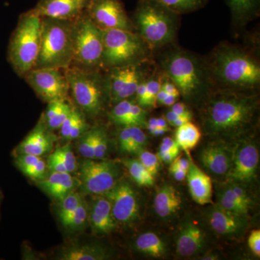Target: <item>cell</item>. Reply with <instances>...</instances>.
I'll return each instance as SVG.
<instances>
[{
    "instance_id": "7c38bea8",
    "label": "cell",
    "mask_w": 260,
    "mask_h": 260,
    "mask_svg": "<svg viewBox=\"0 0 260 260\" xmlns=\"http://www.w3.org/2000/svg\"><path fill=\"white\" fill-rule=\"evenodd\" d=\"M24 77L34 91L48 102L64 101L68 96L69 84L59 69L34 68Z\"/></svg>"
},
{
    "instance_id": "4dcf8cb0",
    "label": "cell",
    "mask_w": 260,
    "mask_h": 260,
    "mask_svg": "<svg viewBox=\"0 0 260 260\" xmlns=\"http://www.w3.org/2000/svg\"><path fill=\"white\" fill-rule=\"evenodd\" d=\"M179 15L188 14L205 8L209 0H156Z\"/></svg>"
},
{
    "instance_id": "836d02e7",
    "label": "cell",
    "mask_w": 260,
    "mask_h": 260,
    "mask_svg": "<svg viewBox=\"0 0 260 260\" xmlns=\"http://www.w3.org/2000/svg\"><path fill=\"white\" fill-rule=\"evenodd\" d=\"M83 200L79 193L73 191L61 200L59 211V216L61 223L72 215Z\"/></svg>"
},
{
    "instance_id": "003e7915",
    "label": "cell",
    "mask_w": 260,
    "mask_h": 260,
    "mask_svg": "<svg viewBox=\"0 0 260 260\" xmlns=\"http://www.w3.org/2000/svg\"><path fill=\"white\" fill-rule=\"evenodd\" d=\"M218 259V256L215 255L213 254H208V255H205L201 258V259L205 260H214Z\"/></svg>"
},
{
    "instance_id": "d6a6232c",
    "label": "cell",
    "mask_w": 260,
    "mask_h": 260,
    "mask_svg": "<svg viewBox=\"0 0 260 260\" xmlns=\"http://www.w3.org/2000/svg\"><path fill=\"white\" fill-rule=\"evenodd\" d=\"M133 103L128 99L116 103L110 114L112 121L119 125L129 126L130 109Z\"/></svg>"
},
{
    "instance_id": "277c9868",
    "label": "cell",
    "mask_w": 260,
    "mask_h": 260,
    "mask_svg": "<svg viewBox=\"0 0 260 260\" xmlns=\"http://www.w3.org/2000/svg\"><path fill=\"white\" fill-rule=\"evenodd\" d=\"M73 20L42 18L40 50L34 68L65 70L71 67Z\"/></svg>"
},
{
    "instance_id": "db71d44e",
    "label": "cell",
    "mask_w": 260,
    "mask_h": 260,
    "mask_svg": "<svg viewBox=\"0 0 260 260\" xmlns=\"http://www.w3.org/2000/svg\"><path fill=\"white\" fill-rule=\"evenodd\" d=\"M169 171L174 179L179 181H184L186 179V174L188 172V171L183 170L173 164H171Z\"/></svg>"
},
{
    "instance_id": "484cf974",
    "label": "cell",
    "mask_w": 260,
    "mask_h": 260,
    "mask_svg": "<svg viewBox=\"0 0 260 260\" xmlns=\"http://www.w3.org/2000/svg\"><path fill=\"white\" fill-rule=\"evenodd\" d=\"M109 255L107 249L95 244L73 245L64 248L58 259L60 260H104Z\"/></svg>"
},
{
    "instance_id": "60d3db41",
    "label": "cell",
    "mask_w": 260,
    "mask_h": 260,
    "mask_svg": "<svg viewBox=\"0 0 260 260\" xmlns=\"http://www.w3.org/2000/svg\"><path fill=\"white\" fill-rule=\"evenodd\" d=\"M56 151L59 153L68 172H74L76 169V158L71 147L70 145H65L62 148H58Z\"/></svg>"
},
{
    "instance_id": "9c48e42d",
    "label": "cell",
    "mask_w": 260,
    "mask_h": 260,
    "mask_svg": "<svg viewBox=\"0 0 260 260\" xmlns=\"http://www.w3.org/2000/svg\"><path fill=\"white\" fill-rule=\"evenodd\" d=\"M69 88L77 104L91 116L102 113L106 82L98 71H86L75 67L65 69Z\"/></svg>"
},
{
    "instance_id": "52a82bcc",
    "label": "cell",
    "mask_w": 260,
    "mask_h": 260,
    "mask_svg": "<svg viewBox=\"0 0 260 260\" xmlns=\"http://www.w3.org/2000/svg\"><path fill=\"white\" fill-rule=\"evenodd\" d=\"M72 45L73 67L86 71H98L102 68L103 31L85 11L73 20Z\"/></svg>"
},
{
    "instance_id": "74e56055",
    "label": "cell",
    "mask_w": 260,
    "mask_h": 260,
    "mask_svg": "<svg viewBox=\"0 0 260 260\" xmlns=\"http://www.w3.org/2000/svg\"><path fill=\"white\" fill-rule=\"evenodd\" d=\"M145 83H146V95H145L143 107H156L155 99L159 90L161 88V80L152 78L145 81Z\"/></svg>"
},
{
    "instance_id": "ba28073f",
    "label": "cell",
    "mask_w": 260,
    "mask_h": 260,
    "mask_svg": "<svg viewBox=\"0 0 260 260\" xmlns=\"http://www.w3.org/2000/svg\"><path fill=\"white\" fill-rule=\"evenodd\" d=\"M103 44L102 67L109 70L138 64L150 50L138 32L122 29L104 30Z\"/></svg>"
},
{
    "instance_id": "94428289",
    "label": "cell",
    "mask_w": 260,
    "mask_h": 260,
    "mask_svg": "<svg viewBox=\"0 0 260 260\" xmlns=\"http://www.w3.org/2000/svg\"><path fill=\"white\" fill-rule=\"evenodd\" d=\"M156 124L157 127L162 128V129H165L169 131V128L168 126V122L167 119H165L164 116L161 117L156 118Z\"/></svg>"
},
{
    "instance_id": "7402d4cb",
    "label": "cell",
    "mask_w": 260,
    "mask_h": 260,
    "mask_svg": "<svg viewBox=\"0 0 260 260\" xmlns=\"http://www.w3.org/2000/svg\"><path fill=\"white\" fill-rule=\"evenodd\" d=\"M182 199L177 189L170 184H164L157 191L154 199V209L158 216L167 219L180 210Z\"/></svg>"
},
{
    "instance_id": "f1b7e54d",
    "label": "cell",
    "mask_w": 260,
    "mask_h": 260,
    "mask_svg": "<svg viewBox=\"0 0 260 260\" xmlns=\"http://www.w3.org/2000/svg\"><path fill=\"white\" fill-rule=\"evenodd\" d=\"M227 184L221 186L218 189L217 203L228 211L239 215H247L249 210L237 200L235 195Z\"/></svg>"
},
{
    "instance_id": "44dd1931",
    "label": "cell",
    "mask_w": 260,
    "mask_h": 260,
    "mask_svg": "<svg viewBox=\"0 0 260 260\" xmlns=\"http://www.w3.org/2000/svg\"><path fill=\"white\" fill-rule=\"evenodd\" d=\"M186 178L189 192L194 202L201 205L213 204L211 178L191 160Z\"/></svg>"
},
{
    "instance_id": "bcb514c9",
    "label": "cell",
    "mask_w": 260,
    "mask_h": 260,
    "mask_svg": "<svg viewBox=\"0 0 260 260\" xmlns=\"http://www.w3.org/2000/svg\"><path fill=\"white\" fill-rule=\"evenodd\" d=\"M41 158L39 156L28 154H21L16 159V164L22 172H25L32 166L36 165Z\"/></svg>"
},
{
    "instance_id": "ee69618b",
    "label": "cell",
    "mask_w": 260,
    "mask_h": 260,
    "mask_svg": "<svg viewBox=\"0 0 260 260\" xmlns=\"http://www.w3.org/2000/svg\"><path fill=\"white\" fill-rule=\"evenodd\" d=\"M82 114H80L76 109H72L69 115L66 118L63 124H61L60 129L61 135L63 138L68 140L69 137L70 132L73 129V126H75V123L79 119Z\"/></svg>"
},
{
    "instance_id": "d6986e66",
    "label": "cell",
    "mask_w": 260,
    "mask_h": 260,
    "mask_svg": "<svg viewBox=\"0 0 260 260\" xmlns=\"http://www.w3.org/2000/svg\"><path fill=\"white\" fill-rule=\"evenodd\" d=\"M206 244V234L200 224L188 220L181 225L176 239V251L182 257L200 254Z\"/></svg>"
},
{
    "instance_id": "6f0895ef",
    "label": "cell",
    "mask_w": 260,
    "mask_h": 260,
    "mask_svg": "<svg viewBox=\"0 0 260 260\" xmlns=\"http://www.w3.org/2000/svg\"><path fill=\"white\" fill-rule=\"evenodd\" d=\"M179 154L176 152H169V153H158V155L160 160L162 162L171 164L174 161V159L177 158Z\"/></svg>"
},
{
    "instance_id": "e7e4bbea",
    "label": "cell",
    "mask_w": 260,
    "mask_h": 260,
    "mask_svg": "<svg viewBox=\"0 0 260 260\" xmlns=\"http://www.w3.org/2000/svg\"><path fill=\"white\" fill-rule=\"evenodd\" d=\"M157 127L156 118H151L148 121H147L146 128L150 133H153L154 130Z\"/></svg>"
},
{
    "instance_id": "816d5d0a",
    "label": "cell",
    "mask_w": 260,
    "mask_h": 260,
    "mask_svg": "<svg viewBox=\"0 0 260 260\" xmlns=\"http://www.w3.org/2000/svg\"><path fill=\"white\" fill-rule=\"evenodd\" d=\"M171 110L179 116H186L191 119V113L189 109H187L184 103L176 102L174 105L171 107Z\"/></svg>"
},
{
    "instance_id": "4316f807",
    "label": "cell",
    "mask_w": 260,
    "mask_h": 260,
    "mask_svg": "<svg viewBox=\"0 0 260 260\" xmlns=\"http://www.w3.org/2000/svg\"><path fill=\"white\" fill-rule=\"evenodd\" d=\"M135 246L137 250L154 258L162 257L167 254V244L153 232L142 234L137 238Z\"/></svg>"
},
{
    "instance_id": "4fadbf2b",
    "label": "cell",
    "mask_w": 260,
    "mask_h": 260,
    "mask_svg": "<svg viewBox=\"0 0 260 260\" xmlns=\"http://www.w3.org/2000/svg\"><path fill=\"white\" fill-rule=\"evenodd\" d=\"M104 196L110 202L116 223L129 225L139 218V198L133 186L127 181H118Z\"/></svg>"
},
{
    "instance_id": "91938a15",
    "label": "cell",
    "mask_w": 260,
    "mask_h": 260,
    "mask_svg": "<svg viewBox=\"0 0 260 260\" xmlns=\"http://www.w3.org/2000/svg\"><path fill=\"white\" fill-rule=\"evenodd\" d=\"M190 119L189 117H186V116H179L171 125L178 127V126H180L182 124H185L187 121H190Z\"/></svg>"
},
{
    "instance_id": "9f6ffc18",
    "label": "cell",
    "mask_w": 260,
    "mask_h": 260,
    "mask_svg": "<svg viewBox=\"0 0 260 260\" xmlns=\"http://www.w3.org/2000/svg\"><path fill=\"white\" fill-rule=\"evenodd\" d=\"M174 165L177 166V167L180 168L184 171H188L189 167V164H190V160L184 157L179 156L178 155L177 158L174 159V161L172 162Z\"/></svg>"
},
{
    "instance_id": "f907efd6",
    "label": "cell",
    "mask_w": 260,
    "mask_h": 260,
    "mask_svg": "<svg viewBox=\"0 0 260 260\" xmlns=\"http://www.w3.org/2000/svg\"><path fill=\"white\" fill-rule=\"evenodd\" d=\"M180 151V147L177 144L175 140L173 138L167 137L162 140L161 144L160 145L159 153H169V152H176L179 153Z\"/></svg>"
},
{
    "instance_id": "f35d334b",
    "label": "cell",
    "mask_w": 260,
    "mask_h": 260,
    "mask_svg": "<svg viewBox=\"0 0 260 260\" xmlns=\"http://www.w3.org/2000/svg\"><path fill=\"white\" fill-rule=\"evenodd\" d=\"M147 112L143 107L138 104L133 103L130 109L129 126H136L139 127H146Z\"/></svg>"
},
{
    "instance_id": "603a6c76",
    "label": "cell",
    "mask_w": 260,
    "mask_h": 260,
    "mask_svg": "<svg viewBox=\"0 0 260 260\" xmlns=\"http://www.w3.org/2000/svg\"><path fill=\"white\" fill-rule=\"evenodd\" d=\"M76 183L70 173L51 172L49 177L39 181V186L51 198L61 202L73 191Z\"/></svg>"
},
{
    "instance_id": "ac0fdd59",
    "label": "cell",
    "mask_w": 260,
    "mask_h": 260,
    "mask_svg": "<svg viewBox=\"0 0 260 260\" xmlns=\"http://www.w3.org/2000/svg\"><path fill=\"white\" fill-rule=\"evenodd\" d=\"M90 0H39L34 11L42 18L75 20L86 10Z\"/></svg>"
},
{
    "instance_id": "8fae6325",
    "label": "cell",
    "mask_w": 260,
    "mask_h": 260,
    "mask_svg": "<svg viewBox=\"0 0 260 260\" xmlns=\"http://www.w3.org/2000/svg\"><path fill=\"white\" fill-rule=\"evenodd\" d=\"M85 13L103 31L112 29L134 31V24L121 0H90Z\"/></svg>"
},
{
    "instance_id": "5b68a950",
    "label": "cell",
    "mask_w": 260,
    "mask_h": 260,
    "mask_svg": "<svg viewBox=\"0 0 260 260\" xmlns=\"http://www.w3.org/2000/svg\"><path fill=\"white\" fill-rule=\"evenodd\" d=\"M42 17L34 9L20 15L8 47V60L24 76L35 68L40 50Z\"/></svg>"
},
{
    "instance_id": "6125c7cd",
    "label": "cell",
    "mask_w": 260,
    "mask_h": 260,
    "mask_svg": "<svg viewBox=\"0 0 260 260\" xmlns=\"http://www.w3.org/2000/svg\"><path fill=\"white\" fill-rule=\"evenodd\" d=\"M179 116H178L176 113L172 112V110L169 111L166 114V116H164L165 119H167L168 124H172L176 119L179 117Z\"/></svg>"
},
{
    "instance_id": "7bdbcfd3",
    "label": "cell",
    "mask_w": 260,
    "mask_h": 260,
    "mask_svg": "<svg viewBox=\"0 0 260 260\" xmlns=\"http://www.w3.org/2000/svg\"><path fill=\"white\" fill-rule=\"evenodd\" d=\"M119 146L123 152L132 153L133 126H124L119 135Z\"/></svg>"
},
{
    "instance_id": "cb8c5ba5",
    "label": "cell",
    "mask_w": 260,
    "mask_h": 260,
    "mask_svg": "<svg viewBox=\"0 0 260 260\" xmlns=\"http://www.w3.org/2000/svg\"><path fill=\"white\" fill-rule=\"evenodd\" d=\"M52 140L50 135L46 130L44 124L40 122L23 140L18 149L20 154H28L40 157L50 150Z\"/></svg>"
},
{
    "instance_id": "03108f58",
    "label": "cell",
    "mask_w": 260,
    "mask_h": 260,
    "mask_svg": "<svg viewBox=\"0 0 260 260\" xmlns=\"http://www.w3.org/2000/svg\"><path fill=\"white\" fill-rule=\"evenodd\" d=\"M168 132V130L165 129H162V128L156 127L155 129L154 130L152 135H153L154 136H160V135H164L166 133Z\"/></svg>"
},
{
    "instance_id": "f5cc1de1",
    "label": "cell",
    "mask_w": 260,
    "mask_h": 260,
    "mask_svg": "<svg viewBox=\"0 0 260 260\" xmlns=\"http://www.w3.org/2000/svg\"><path fill=\"white\" fill-rule=\"evenodd\" d=\"M137 100H138V104L140 107H143V103H144L145 95H146V83L144 80H142L138 88H137L136 93Z\"/></svg>"
},
{
    "instance_id": "5bb4252c",
    "label": "cell",
    "mask_w": 260,
    "mask_h": 260,
    "mask_svg": "<svg viewBox=\"0 0 260 260\" xmlns=\"http://www.w3.org/2000/svg\"><path fill=\"white\" fill-rule=\"evenodd\" d=\"M259 162V150L256 145L246 138L239 140L234 148L227 179L242 184L250 182L255 177Z\"/></svg>"
},
{
    "instance_id": "2e32d148",
    "label": "cell",
    "mask_w": 260,
    "mask_h": 260,
    "mask_svg": "<svg viewBox=\"0 0 260 260\" xmlns=\"http://www.w3.org/2000/svg\"><path fill=\"white\" fill-rule=\"evenodd\" d=\"M206 217L210 229L221 237H241L247 227L246 215L228 211L218 203L208 208Z\"/></svg>"
},
{
    "instance_id": "9a60e30c",
    "label": "cell",
    "mask_w": 260,
    "mask_h": 260,
    "mask_svg": "<svg viewBox=\"0 0 260 260\" xmlns=\"http://www.w3.org/2000/svg\"><path fill=\"white\" fill-rule=\"evenodd\" d=\"M143 73L138 64L118 67L110 69L106 87L112 104L126 100L135 95L143 80Z\"/></svg>"
},
{
    "instance_id": "6da1fadb",
    "label": "cell",
    "mask_w": 260,
    "mask_h": 260,
    "mask_svg": "<svg viewBox=\"0 0 260 260\" xmlns=\"http://www.w3.org/2000/svg\"><path fill=\"white\" fill-rule=\"evenodd\" d=\"M259 112L257 90L216 88L207 95L200 116L208 136L232 143L250 134L257 124Z\"/></svg>"
},
{
    "instance_id": "f6af8a7d",
    "label": "cell",
    "mask_w": 260,
    "mask_h": 260,
    "mask_svg": "<svg viewBox=\"0 0 260 260\" xmlns=\"http://www.w3.org/2000/svg\"><path fill=\"white\" fill-rule=\"evenodd\" d=\"M46 162L42 158L39 160L36 165L32 166L30 169L23 172L25 175L36 180H41L44 179L46 174Z\"/></svg>"
},
{
    "instance_id": "d4e9b609",
    "label": "cell",
    "mask_w": 260,
    "mask_h": 260,
    "mask_svg": "<svg viewBox=\"0 0 260 260\" xmlns=\"http://www.w3.org/2000/svg\"><path fill=\"white\" fill-rule=\"evenodd\" d=\"M232 13L233 21L244 25L257 18L260 11V0H225Z\"/></svg>"
},
{
    "instance_id": "83f0119b",
    "label": "cell",
    "mask_w": 260,
    "mask_h": 260,
    "mask_svg": "<svg viewBox=\"0 0 260 260\" xmlns=\"http://www.w3.org/2000/svg\"><path fill=\"white\" fill-rule=\"evenodd\" d=\"M177 128L174 140L180 148L189 151L198 145L201 138V133L198 126L189 121Z\"/></svg>"
},
{
    "instance_id": "ab89813d",
    "label": "cell",
    "mask_w": 260,
    "mask_h": 260,
    "mask_svg": "<svg viewBox=\"0 0 260 260\" xmlns=\"http://www.w3.org/2000/svg\"><path fill=\"white\" fill-rule=\"evenodd\" d=\"M71 110L72 108L64 102L60 109L56 113L55 115L49 120L46 121L48 127L53 130L59 129L66 118L69 115Z\"/></svg>"
},
{
    "instance_id": "7dc6e473",
    "label": "cell",
    "mask_w": 260,
    "mask_h": 260,
    "mask_svg": "<svg viewBox=\"0 0 260 260\" xmlns=\"http://www.w3.org/2000/svg\"><path fill=\"white\" fill-rule=\"evenodd\" d=\"M48 167H49L51 172H68L59 153L56 150L49 157Z\"/></svg>"
},
{
    "instance_id": "b9f144b4",
    "label": "cell",
    "mask_w": 260,
    "mask_h": 260,
    "mask_svg": "<svg viewBox=\"0 0 260 260\" xmlns=\"http://www.w3.org/2000/svg\"><path fill=\"white\" fill-rule=\"evenodd\" d=\"M147 145V135L139 126H133V148L132 153L138 154Z\"/></svg>"
},
{
    "instance_id": "e0dca14e",
    "label": "cell",
    "mask_w": 260,
    "mask_h": 260,
    "mask_svg": "<svg viewBox=\"0 0 260 260\" xmlns=\"http://www.w3.org/2000/svg\"><path fill=\"white\" fill-rule=\"evenodd\" d=\"M234 152L231 143L215 140L202 149L200 160L203 167L213 175L226 177L232 166Z\"/></svg>"
},
{
    "instance_id": "7a4b0ae2",
    "label": "cell",
    "mask_w": 260,
    "mask_h": 260,
    "mask_svg": "<svg viewBox=\"0 0 260 260\" xmlns=\"http://www.w3.org/2000/svg\"><path fill=\"white\" fill-rule=\"evenodd\" d=\"M210 83L218 88L257 90L260 85L259 61L242 48L220 44L205 65Z\"/></svg>"
},
{
    "instance_id": "11a10c76",
    "label": "cell",
    "mask_w": 260,
    "mask_h": 260,
    "mask_svg": "<svg viewBox=\"0 0 260 260\" xmlns=\"http://www.w3.org/2000/svg\"><path fill=\"white\" fill-rule=\"evenodd\" d=\"M161 88L164 89L168 94H172V95H176L178 96L180 95L177 86L171 80L170 81L164 82L161 85Z\"/></svg>"
},
{
    "instance_id": "be15d7a7",
    "label": "cell",
    "mask_w": 260,
    "mask_h": 260,
    "mask_svg": "<svg viewBox=\"0 0 260 260\" xmlns=\"http://www.w3.org/2000/svg\"><path fill=\"white\" fill-rule=\"evenodd\" d=\"M168 93L162 88H160L159 90L158 94L156 95V99H155V103L157 104H162L165 98L167 96Z\"/></svg>"
},
{
    "instance_id": "f546056e",
    "label": "cell",
    "mask_w": 260,
    "mask_h": 260,
    "mask_svg": "<svg viewBox=\"0 0 260 260\" xmlns=\"http://www.w3.org/2000/svg\"><path fill=\"white\" fill-rule=\"evenodd\" d=\"M123 164L129 172L132 179L138 185L153 186L155 183L154 177L145 169L139 160H124Z\"/></svg>"
},
{
    "instance_id": "680465c9",
    "label": "cell",
    "mask_w": 260,
    "mask_h": 260,
    "mask_svg": "<svg viewBox=\"0 0 260 260\" xmlns=\"http://www.w3.org/2000/svg\"><path fill=\"white\" fill-rule=\"evenodd\" d=\"M178 95H172V94H168L167 96L165 98L164 102H162V105L167 106V107H172L176 102H177Z\"/></svg>"
},
{
    "instance_id": "1f68e13d",
    "label": "cell",
    "mask_w": 260,
    "mask_h": 260,
    "mask_svg": "<svg viewBox=\"0 0 260 260\" xmlns=\"http://www.w3.org/2000/svg\"><path fill=\"white\" fill-rule=\"evenodd\" d=\"M88 218V208L86 202L83 200L77 209L64 222V227L70 229H77L83 226Z\"/></svg>"
},
{
    "instance_id": "30bf717a",
    "label": "cell",
    "mask_w": 260,
    "mask_h": 260,
    "mask_svg": "<svg viewBox=\"0 0 260 260\" xmlns=\"http://www.w3.org/2000/svg\"><path fill=\"white\" fill-rule=\"evenodd\" d=\"M84 189L90 194L104 195L119 181V169L112 160L85 159L80 165Z\"/></svg>"
},
{
    "instance_id": "d590c367",
    "label": "cell",
    "mask_w": 260,
    "mask_h": 260,
    "mask_svg": "<svg viewBox=\"0 0 260 260\" xmlns=\"http://www.w3.org/2000/svg\"><path fill=\"white\" fill-rule=\"evenodd\" d=\"M139 160L145 169L148 171L153 177L158 174L160 168V158L158 154H154L147 150H142L139 153Z\"/></svg>"
},
{
    "instance_id": "8d00e7d4",
    "label": "cell",
    "mask_w": 260,
    "mask_h": 260,
    "mask_svg": "<svg viewBox=\"0 0 260 260\" xmlns=\"http://www.w3.org/2000/svg\"><path fill=\"white\" fill-rule=\"evenodd\" d=\"M82 136L78 147L80 153L85 158L95 159L93 129L85 132Z\"/></svg>"
},
{
    "instance_id": "c3c4849f",
    "label": "cell",
    "mask_w": 260,
    "mask_h": 260,
    "mask_svg": "<svg viewBox=\"0 0 260 260\" xmlns=\"http://www.w3.org/2000/svg\"><path fill=\"white\" fill-rule=\"evenodd\" d=\"M87 129H88V124L85 118L82 115L70 132L68 140H75L80 138L87 131Z\"/></svg>"
},
{
    "instance_id": "ffe728a7",
    "label": "cell",
    "mask_w": 260,
    "mask_h": 260,
    "mask_svg": "<svg viewBox=\"0 0 260 260\" xmlns=\"http://www.w3.org/2000/svg\"><path fill=\"white\" fill-rule=\"evenodd\" d=\"M89 223L95 234H110L115 229L116 222L113 216L112 205L104 195H96L89 210Z\"/></svg>"
},
{
    "instance_id": "e575fe53",
    "label": "cell",
    "mask_w": 260,
    "mask_h": 260,
    "mask_svg": "<svg viewBox=\"0 0 260 260\" xmlns=\"http://www.w3.org/2000/svg\"><path fill=\"white\" fill-rule=\"evenodd\" d=\"M94 153L95 160H102L106 156L108 150L107 134L102 128H93Z\"/></svg>"
},
{
    "instance_id": "8992f818",
    "label": "cell",
    "mask_w": 260,
    "mask_h": 260,
    "mask_svg": "<svg viewBox=\"0 0 260 260\" xmlns=\"http://www.w3.org/2000/svg\"><path fill=\"white\" fill-rule=\"evenodd\" d=\"M161 66L168 78L186 99L198 96L210 83L205 64L189 51H169L162 57Z\"/></svg>"
},
{
    "instance_id": "681fc988",
    "label": "cell",
    "mask_w": 260,
    "mask_h": 260,
    "mask_svg": "<svg viewBox=\"0 0 260 260\" xmlns=\"http://www.w3.org/2000/svg\"><path fill=\"white\" fill-rule=\"evenodd\" d=\"M248 245L251 252L257 257L260 256V231L253 230L248 239Z\"/></svg>"
},
{
    "instance_id": "3957f363",
    "label": "cell",
    "mask_w": 260,
    "mask_h": 260,
    "mask_svg": "<svg viewBox=\"0 0 260 260\" xmlns=\"http://www.w3.org/2000/svg\"><path fill=\"white\" fill-rule=\"evenodd\" d=\"M132 20L149 49H160L175 41L180 15L156 0H138Z\"/></svg>"
}]
</instances>
